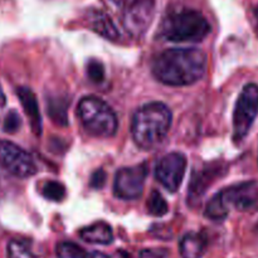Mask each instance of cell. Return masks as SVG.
Here are the masks:
<instances>
[{
    "label": "cell",
    "mask_w": 258,
    "mask_h": 258,
    "mask_svg": "<svg viewBox=\"0 0 258 258\" xmlns=\"http://www.w3.org/2000/svg\"><path fill=\"white\" fill-rule=\"evenodd\" d=\"M22 126V118H20L19 113L17 111L12 110L8 112L7 117L4 118V123H3V130L8 134H14Z\"/></svg>",
    "instance_id": "cell-22"
},
{
    "label": "cell",
    "mask_w": 258,
    "mask_h": 258,
    "mask_svg": "<svg viewBox=\"0 0 258 258\" xmlns=\"http://www.w3.org/2000/svg\"><path fill=\"white\" fill-rule=\"evenodd\" d=\"M67 101L64 98H49L47 103L48 113L55 123L60 126H67Z\"/></svg>",
    "instance_id": "cell-16"
},
{
    "label": "cell",
    "mask_w": 258,
    "mask_h": 258,
    "mask_svg": "<svg viewBox=\"0 0 258 258\" xmlns=\"http://www.w3.org/2000/svg\"><path fill=\"white\" fill-rule=\"evenodd\" d=\"M17 95L19 97L24 113L29 118L30 127L35 136L42 135V116L39 112L38 101L33 91L28 87H19L17 90Z\"/></svg>",
    "instance_id": "cell-12"
},
{
    "label": "cell",
    "mask_w": 258,
    "mask_h": 258,
    "mask_svg": "<svg viewBox=\"0 0 258 258\" xmlns=\"http://www.w3.org/2000/svg\"><path fill=\"white\" fill-rule=\"evenodd\" d=\"M146 176H148L146 164L120 169L116 173L113 180V193L117 198L125 201L140 198L143 196Z\"/></svg>",
    "instance_id": "cell-9"
},
{
    "label": "cell",
    "mask_w": 258,
    "mask_h": 258,
    "mask_svg": "<svg viewBox=\"0 0 258 258\" xmlns=\"http://www.w3.org/2000/svg\"><path fill=\"white\" fill-rule=\"evenodd\" d=\"M211 33V24L198 10L181 9L163 20L160 35L175 43L202 42Z\"/></svg>",
    "instance_id": "cell-4"
},
{
    "label": "cell",
    "mask_w": 258,
    "mask_h": 258,
    "mask_svg": "<svg viewBox=\"0 0 258 258\" xmlns=\"http://www.w3.org/2000/svg\"><path fill=\"white\" fill-rule=\"evenodd\" d=\"M87 75L95 83H101L105 80V67L97 59H91L87 63Z\"/></svg>",
    "instance_id": "cell-21"
},
{
    "label": "cell",
    "mask_w": 258,
    "mask_h": 258,
    "mask_svg": "<svg viewBox=\"0 0 258 258\" xmlns=\"http://www.w3.org/2000/svg\"><path fill=\"white\" fill-rule=\"evenodd\" d=\"M44 198L53 202H62L66 197V188L62 183L55 180H49L44 184L42 189Z\"/></svg>",
    "instance_id": "cell-20"
},
{
    "label": "cell",
    "mask_w": 258,
    "mask_h": 258,
    "mask_svg": "<svg viewBox=\"0 0 258 258\" xmlns=\"http://www.w3.org/2000/svg\"><path fill=\"white\" fill-rule=\"evenodd\" d=\"M5 106H7V97H5L4 91H3L2 86H0V118H2L3 112L5 110Z\"/></svg>",
    "instance_id": "cell-25"
},
{
    "label": "cell",
    "mask_w": 258,
    "mask_h": 258,
    "mask_svg": "<svg viewBox=\"0 0 258 258\" xmlns=\"http://www.w3.org/2000/svg\"><path fill=\"white\" fill-rule=\"evenodd\" d=\"M77 115L85 130L96 138H111L117 131L116 113L102 98L96 96L81 98Z\"/></svg>",
    "instance_id": "cell-5"
},
{
    "label": "cell",
    "mask_w": 258,
    "mask_h": 258,
    "mask_svg": "<svg viewBox=\"0 0 258 258\" xmlns=\"http://www.w3.org/2000/svg\"><path fill=\"white\" fill-rule=\"evenodd\" d=\"M0 166L20 179L29 178L38 171L33 156L8 140H0Z\"/></svg>",
    "instance_id": "cell-8"
},
{
    "label": "cell",
    "mask_w": 258,
    "mask_h": 258,
    "mask_svg": "<svg viewBox=\"0 0 258 258\" xmlns=\"http://www.w3.org/2000/svg\"><path fill=\"white\" fill-rule=\"evenodd\" d=\"M88 258H110L107 254L102 253V252H90V257Z\"/></svg>",
    "instance_id": "cell-26"
},
{
    "label": "cell",
    "mask_w": 258,
    "mask_h": 258,
    "mask_svg": "<svg viewBox=\"0 0 258 258\" xmlns=\"http://www.w3.org/2000/svg\"><path fill=\"white\" fill-rule=\"evenodd\" d=\"M173 115L165 103L150 102L141 106L131 121V135L143 150H153L168 136Z\"/></svg>",
    "instance_id": "cell-2"
},
{
    "label": "cell",
    "mask_w": 258,
    "mask_h": 258,
    "mask_svg": "<svg viewBox=\"0 0 258 258\" xmlns=\"http://www.w3.org/2000/svg\"><path fill=\"white\" fill-rule=\"evenodd\" d=\"M207 70V55L198 48H170L155 58L153 73L159 82L173 87L198 82Z\"/></svg>",
    "instance_id": "cell-1"
},
{
    "label": "cell",
    "mask_w": 258,
    "mask_h": 258,
    "mask_svg": "<svg viewBox=\"0 0 258 258\" xmlns=\"http://www.w3.org/2000/svg\"><path fill=\"white\" fill-rule=\"evenodd\" d=\"M186 170V158L181 153H169L159 160L155 178L170 193H175L183 183Z\"/></svg>",
    "instance_id": "cell-10"
},
{
    "label": "cell",
    "mask_w": 258,
    "mask_h": 258,
    "mask_svg": "<svg viewBox=\"0 0 258 258\" xmlns=\"http://www.w3.org/2000/svg\"><path fill=\"white\" fill-rule=\"evenodd\" d=\"M168 251L165 248H149L140 252V258H166Z\"/></svg>",
    "instance_id": "cell-23"
},
{
    "label": "cell",
    "mask_w": 258,
    "mask_h": 258,
    "mask_svg": "<svg viewBox=\"0 0 258 258\" xmlns=\"http://www.w3.org/2000/svg\"><path fill=\"white\" fill-rule=\"evenodd\" d=\"M122 8V25L134 38L143 37L153 23L155 0H111Z\"/></svg>",
    "instance_id": "cell-6"
},
{
    "label": "cell",
    "mask_w": 258,
    "mask_h": 258,
    "mask_svg": "<svg viewBox=\"0 0 258 258\" xmlns=\"http://www.w3.org/2000/svg\"><path fill=\"white\" fill-rule=\"evenodd\" d=\"M257 229H258V226H257Z\"/></svg>",
    "instance_id": "cell-28"
},
{
    "label": "cell",
    "mask_w": 258,
    "mask_h": 258,
    "mask_svg": "<svg viewBox=\"0 0 258 258\" xmlns=\"http://www.w3.org/2000/svg\"><path fill=\"white\" fill-rule=\"evenodd\" d=\"M105 181H106L105 171L101 170V169H98L97 171H95V174L92 175V178H91V186H93V188H96V189H100V188H102L103 184H105Z\"/></svg>",
    "instance_id": "cell-24"
},
{
    "label": "cell",
    "mask_w": 258,
    "mask_h": 258,
    "mask_svg": "<svg viewBox=\"0 0 258 258\" xmlns=\"http://www.w3.org/2000/svg\"><path fill=\"white\" fill-rule=\"evenodd\" d=\"M91 27L97 34L106 38V39L115 40L120 37V33L116 29L115 24L110 19V17H107V15L101 12H96L91 17Z\"/></svg>",
    "instance_id": "cell-15"
},
{
    "label": "cell",
    "mask_w": 258,
    "mask_h": 258,
    "mask_svg": "<svg viewBox=\"0 0 258 258\" xmlns=\"http://www.w3.org/2000/svg\"><path fill=\"white\" fill-rule=\"evenodd\" d=\"M58 258H88L90 252L73 242H60L55 248Z\"/></svg>",
    "instance_id": "cell-18"
},
{
    "label": "cell",
    "mask_w": 258,
    "mask_h": 258,
    "mask_svg": "<svg viewBox=\"0 0 258 258\" xmlns=\"http://www.w3.org/2000/svg\"><path fill=\"white\" fill-rule=\"evenodd\" d=\"M254 15H256V20H257V30H258V8L254 10Z\"/></svg>",
    "instance_id": "cell-27"
},
{
    "label": "cell",
    "mask_w": 258,
    "mask_h": 258,
    "mask_svg": "<svg viewBox=\"0 0 258 258\" xmlns=\"http://www.w3.org/2000/svg\"><path fill=\"white\" fill-rule=\"evenodd\" d=\"M258 115V85L248 83L237 98L233 112V140L241 143L251 130Z\"/></svg>",
    "instance_id": "cell-7"
},
{
    "label": "cell",
    "mask_w": 258,
    "mask_h": 258,
    "mask_svg": "<svg viewBox=\"0 0 258 258\" xmlns=\"http://www.w3.org/2000/svg\"><path fill=\"white\" fill-rule=\"evenodd\" d=\"M8 258H38L29 244L22 239H12L7 247Z\"/></svg>",
    "instance_id": "cell-17"
},
{
    "label": "cell",
    "mask_w": 258,
    "mask_h": 258,
    "mask_svg": "<svg viewBox=\"0 0 258 258\" xmlns=\"http://www.w3.org/2000/svg\"><path fill=\"white\" fill-rule=\"evenodd\" d=\"M226 173V168L221 163H213L204 166L203 169L197 171L191 178L190 186H189L188 199L193 202H201L202 197L207 191L208 186H211L217 178Z\"/></svg>",
    "instance_id": "cell-11"
},
{
    "label": "cell",
    "mask_w": 258,
    "mask_h": 258,
    "mask_svg": "<svg viewBox=\"0 0 258 258\" xmlns=\"http://www.w3.org/2000/svg\"><path fill=\"white\" fill-rule=\"evenodd\" d=\"M148 211L154 217H164L169 212L168 203L158 190L151 191L148 199Z\"/></svg>",
    "instance_id": "cell-19"
},
{
    "label": "cell",
    "mask_w": 258,
    "mask_h": 258,
    "mask_svg": "<svg viewBox=\"0 0 258 258\" xmlns=\"http://www.w3.org/2000/svg\"><path fill=\"white\" fill-rule=\"evenodd\" d=\"M80 237L87 243L101 246H108L113 242L112 228L106 222H96L91 226L85 227L80 231Z\"/></svg>",
    "instance_id": "cell-13"
},
{
    "label": "cell",
    "mask_w": 258,
    "mask_h": 258,
    "mask_svg": "<svg viewBox=\"0 0 258 258\" xmlns=\"http://www.w3.org/2000/svg\"><path fill=\"white\" fill-rule=\"evenodd\" d=\"M206 251V239L198 233H186L179 243L181 258H203Z\"/></svg>",
    "instance_id": "cell-14"
},
{
    "label": "cell",
    "mask_w": 258,
    "mask_h": 258,
    "mask_svg": "<svg viewBox=\"0 0 258 258\" xmlns=\"http://www.w3.org/2000/svg\"><path fill=\"white\" fill-rule=\"evenodd\" d=\"M249 212L258 209V183L243 181L234 184L217 193L206 208V216L212 221H223L229 213V208Z\"/></svg>",
    "instance_id": "cell-3"
}]
</instances>
